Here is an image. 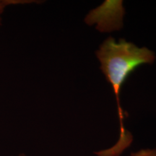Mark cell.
<instances>
[{
    "label": "cell",
    "instance_id": "1",
    "mask_svg": "<svg viewBox=\"0 0 156 156\" xmlns=\"http://www.w3.org/2000/svg\"><path fill=\"white\" fill-rule=\"evenodd\" d=\"M96 56L101 63V69L111 83L116 98L118 116L120 121L121 137L112 149L101 153V156H119L129 145L132 136L124 126V112L120 105V91L123 84L134 69L143 64H153L155 53L147 48H139L132 43L120 39L116 42L109 37L100 46Z\"/></svg>",
    "mask_w": 156,
    "mask_h": 156
},
{
    "label": "cell",
    "instance_id": "2",
    "mask_svg": "<svg viewBox=\"0 0 156 156\" xmlns=\"http://www.w3.org/2000/svg\"><path fill=\"white\" fill-rule=\"evenodd\" d=\"M36 2V1L30 0H0V27L2 23V15L7 7L13 5H25V4H30Z\"/></svg>",
    "mask_w": 156,
    "mask_h": 156
},
{
    "label": "cell",
    "instance_id": "3",
    "mask_svg": "<svg viewBox=\"0 0 156 156\" xmlns=\"http://www.w3.org/2000/svg\"><path fill=\"white\" fill-rule=\"evenodd\" d=\"M132 156H156V149H142L132 153Z\"/></svg>",
    "mask_w": 156,
    "mask_h": 156
}]
</instances>
